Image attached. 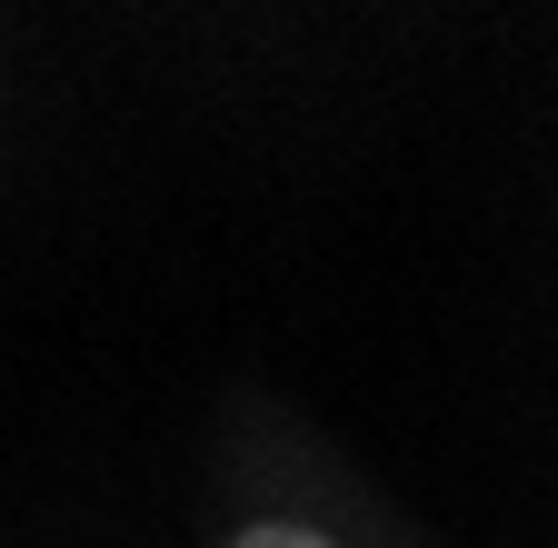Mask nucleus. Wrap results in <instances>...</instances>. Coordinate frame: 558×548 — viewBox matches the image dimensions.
<instances>
[{
	"instance_id": "f257e3e1",
	"label": "nucleus",
	"mask_w": 558,
	"mask_h": 548,
	"mask_svg": "<svg viewBox=\"0 0 558 548\" xmlns=\"http://www.w3.org/2000/svg\"><path fill=\"white\" fill-rule=\"evenodd\" d=\"M230 548H329L319 528H290V519H259V528H240Z\"/></svg>"
}]
</instances>
